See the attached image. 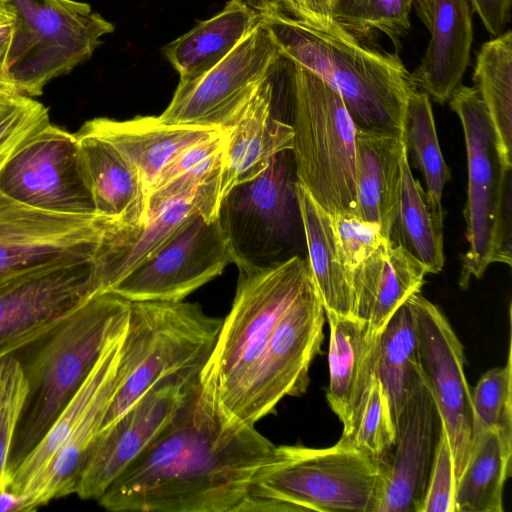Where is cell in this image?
Instances as JSON below:
<instances>
[{"instance_id":"obj_1","label":"cell","mask_w":512,"mask_h":512,"mask_svg":"<svg viewBox=\"0 0 512 512\" xmlns=\"http://www.w3.org/2000/svg\"><path fill=\"white\" fill-rule=\"evenodd\" d=\"M276 446L231 421L198 380L158 437L97 500L109 511L243 512Z\"/></svg>"},{"instance_id":"obj_2","label":"cell","mask_w":512,"mask_h":512,"mask_svg":"<svg viewBox=\"0 0 512 512\" xmlns=\"http://www.w3.org/2000/svg\"><path fill=\"white\" fill-rule=\"evenodd\" d=\"M281 57L322 78L341 96L357 131L403 139L407 101L418 90L397 53L379 51L338 24L325 29L275 0H249Z\"/></svg>"},{"instance_id":"obj_3","label":"cell","mask_w":512,"mask_h":512,"mask_svg":"<svg viewBox=\"0 0 512 512\" xmlns=\"http://www.w3.org/2000/svg\"><path fill=\"white\" fill-rule=\"evenodd\" d=\"M237 267L231 310L222 320L215 345L199 373L203 389L233 422L278 322L313 283L308 260L298 255Z\"/></svg>"},{"instance_id":"obj_4","label":"cell","mask_w":512,"mask_h":512,"mask_svg":"<svg viewBox=\"0 0 512 512\" xmlns=\"http://www.w3.org/2000/svg\"><path fill=\"white\" fill-rule=\"evenodd\" d=\"M130 302L112 291L81 302L41 345L25 368L29 391L8 470L20 463L51 427L86 379L106 344L127 326Z\"/></svg>"},{"instance_id":"obj_5","label":"cell","mask_w":512,"mask_h":512,"mask_svg":"<svg viewBox=\"0 0 512 512\" xmlns=\"http://www.w3.org/2000/svg\"><path fill=\"white\" fill-rule=\"evenodd\" d=\"M382 487L379 464L342 439L327 448L277 445L243 512H378Z\"/></svg>"},{"instance_id":"obj_6","label":"cell","mask_w":512,"mask_h":512,"mask_svg":"<svg viewBox=\"0 0 512 512\" xmlns=\"http://www.w3.org/2000/svg\"><path fill=\"white\" fill-rule=\"evenodd\" d=\"M285 62L297 181L330 215L358 217L355 125L335 89L308 69Z\"/></svg>"},{"instance_id":"obj_7","label":"cell","mask_w":512,"mask_h":512,"mask_svg":"<svg viewBox=\"0 0 512 512\" xmlns=\"http://www.w3.org/2000/svg\"><path fill=\"white\" fill-rule=\"evenodd\" d=\"M222 320L207 315L197 303L130 302L123 342L130 354L131 370L117 389L99 433L109 429L150 390L200 373Z\"/></svg>"},{"instance_id":"obj_8","label":"cell","mask_w":512,"mask_h":512,"mask_svg":"<svg viewBox=\"0 0 512 512\" xmlns=\"http://www.w3.org/2000/svg\"><path fill=\"white\" fill-rule=\"evenodd\" d=\"M464 132L468 186L466 239L459 286L483 276L492 263L511 266V169L505 163L489 112L475 87L459 84L449 99Z\"/></svg>"},{"instance_id":"obj_9","label":"cell","mask_w":512,"mask_h":512,"mask_svg":"<svg viewBox=\"0 0 512 512\" xmlns=\"http://www.w3.org/2000/svg\"><path fill=\"white\" fill-rule=\"evenodd\" d=\"M13 14L7 71L21 93L40 96L52 79L88 60L114 25L75 0H4Z\"/></svg>"},{"instance_id":"obj_10","label":"cell","mask_w":512,"mask_h":512,"mask_svg":"<svg viewBox=\"0 0 512 512\" xmlns=\"http://www.w3.org/2000/svg\"><path fill=\"white\" fill-rule=\"evenodd\" d=\"M99 253L25 268L0 278V359L38 343L81 302L99 292Z\"/></svg>"},{"instance_id":"obj_11","label":"cell","mask_w":512,"mask_h":512,"mask_svg":"<svg viewBox=\"0 0 512 512\" xmlns=\"http://www.w3.org/2000/svg\"><path fill=\"white\" fill-rule=\"evenodd\" d=\"M280 58L260 20L215 66L195 78L179 80L169 105L157 118L170 125L225 130L257 88L276 72Z\"/></svg>"},{"instance_id":"obj_12","label":"cell","mask_w":512,"mask_h":512,"mask_svg":"<svg viewBox=\"0 0 512 512\" xmlns=\"http://www.w3.org/2000/svg\"><path fill=\"white\" fill-rule=\"evenodd\" d=\"M296 183L293 154L285 150L221 202L219 218L237 255L236 265H263L291 244L302 225Z\"/></svg>"},{"instance_id":"obj_13","label":"cell","mask_w":512,"mask_h":512,"mask_svg":"<svg viewBox=\"0 0 512 512\" xmlns=\"http://www.w3.org/2000/svg\"><path fill=\"white\" fill-rule=\"evenodd\" d=\"M0 193L45 211L97 214L75 134L51 123L22 142L1 166Z\"/></svg>"},{"instance_id":"obj_14","label":"cell","mask_w":512,"mask_h":512,"mask_svg":"<svg viewBox=\"0 0 512 512\" xmlns=\"http://www.w3.org/2000/svg\"><path fill=\"white\" fill-rule=\"evenodd\" d=\"M325 318L313 282L278 322L235 414L236 422L255 425L274 413L284 397L305 393L310 365L321 351Z\"/></svg>"},{"instance_id":"obj_15","label":"cell","mask_w":512,"mask_h":512,"mask_svg":"<svg viewBox=\"0 0 512 512\" xmlns=\"http://www.w3.org/2000/svg\"><path fill=\"white\" fill-rule=\"evenodd\" d=\"M129 226L98 214H62L0 193V274L98 254Z\"/></svg>"},{"instance_id":"obj_16","label":"cell","mask_w":512,"mask_h":512,"mask_svg":"<svg viewBox=\"0 0 512 512\" xmlns=\"http://www.w3.org/2000/svg\"><path fill=\"white\" fill-rule=\"evenodd\" d=\"M237 261L220 218L198 215L109 291L129 302L183 301Z\"/></svg>"},{"instance_id":"obj_17","label":"cell","mask_w":512,"mask_h":512,"mask_svg":"<svg viewBox=\"0 0 512 512\" xmlns=\"http://www.w3.org/2000/svg\"><path fill=\"white\" fill-rule=\"evenodd\" d=\"M407 299L415 318L418 370L446 429L457 481L473 443L471 390L464 371L463 345L443 312L420 291Z\"/></svg>"},{"instance_id":"obj_18","label":"cell","mask_w":512,"mask_h":512,"mask_svg":"<svg viewBox=\"0 0 512 512\" xmlns=\"http://www.w3.org/2000/svg\"><path fill=\"white\" fill-rule=\"evenodd\" d=\"M198 377L199 373L187 375L157 386L98 433L74 493L84 500H98L171 422Z\"/></svg>"},{"instance_id":"obj_19","label":"cell","mask_w":512,"mask_h":512,"mask_svg":"<svg viewBox=\"0 0 512 512\" xmlns=\"http://www.w3.org/2000/svg\"><path fill=\"white\" fill-rule=\"evenodd\" d=\"M442 425L420 376L396 419V440L389 459L380 466L383 487L378 512H420Z\"/></svg>"},{"instance_id":"obj_20","label":"cell","mask_w":512,"mask_h":512,"mask_svg":"<svg viewBox=\"0 0 512 512\" xmlns=\"http://www.w3.org/2000/svg\"><path fill=\"white\" fill-rule=\"evenodd\" d=\"M272 76L257 88L225 129L226 143L219 173L220 206L236 186L260 175L276 154L292 150L294 134L291 124L272 113Z\"/></svg>"},{"instance_id":"obj_21","label":"cell","mask_w":512,"mask_h":512,"mask_svg":"<svg viewBox=\"0 0 512 512\" xmlns=\"http://www.w3.org/2000/svg\"><path fill=\"white\" fill-rule=\"evenodd\" d=\"M426 274L422 263L386 240L350 274L352 317L380 333L396 309L420 291Z\"/></svg>"},{"instance_id":"obj_22","label":"cell","mask_w":512,"mask_h":512,"mask_svg":"<svg viewBox=\"0 0 512 512\" xmlns=\"http://www.w3.org/2000/svg\"><path fill=\"white\" fill-rule=\"evenodd\" d=\"M75 137L96 213L129 227L144 224L148 192L135 166L111 143L82 128Z\"/></svg>"},{"instance_id":"obj_23","label":"cell","mask_w":512,"mask_h":512,"mask_svg":"<svg viewBox=\"0 0 512 512\" xmlns=\"http://www.w3.org/2000/svg\"><path fill=\"white\" fill-rule=\"evenodd\" d=\"M81 128L118 149L138 170L148 194L161 170L181 151L223 131L165 124L153 116L124 121L100 117L86 121Z\"/></svg>"},{"instance_id":"obj_24","label":"cell","mask_w":512,"mask_h":512,"mask_svg":"<svg viewBox=\"0 0 512 512\" xmlns=\"http://www.w3.org/2000/svg\"><path fill=\"white\" fill-rule=\"evenodd\" d=\"M124 338V336H123ZM131 370V359L123 340L118 366L108 376L86 412L70 432L49 465L22 496L24 510L31 511L75 492L91 447L117 389Z\"/></svg>"},{"instance_id":"obj_25","label":"cell","mask_w":512,"mask_h":512,"mask_svg":"<svg viewBox=\"0 0 512 512\" xmlns=\"http://www.w3.org/2000/svg\"><path fill=\"white\" fill-rule=\"evenodd\" d=\"M431 3V38L411 76L417 88L444 104L470 63L472 16L468 0H431Z\"/></svg>"},{"instance_id":"obj_26","label":"cell","mask_w":512,"mask_h":512,"mask_svg":"<svg viewBox=\"0 0 512 512\" xmlns=\"http://www.w3.org/2000/svg\"><path fill=\"white\" fill-rule=\"evenodd\" d=\"M325 316L330 328L326 398L344 427L376 375L381 332H373L367 324L352 316Z\"/></svg>"},{"instance_id":"obj_27","label":"cell","mask_w":512,"mask_h":512,"mask_svg":"<svg viewBox=\"0 0 512 512\" xmlns=\"http://www.w3.org/2000/svg\"><path fill=\"white\" fill-rule=\"evenodd\" d=\"M406 154L403 139L356 130L358 218L377 224L388 239L398 211Z\"/></svg>"},{"instance_id":"obj_28","label":"cell","mask_w":512,"mask_h":512,"mask_svg":"<svg viewBox=\"0 0 512 512\" xmlns=\"http://www.w3.org/2000/svg\"><path fill=\"white\" fill-rule=\"evenodd\" d=\"M258 12L244 0H230L223 10L168 43L164 55L189 80L206 72L227 56L259 23Z\"/></svg>"},{"instance_id":"obj_29","label":"cell","mask_w":512,"mask_h":512,"mask_svg":"<svg viewBox=\"0 0 512 512\" xmlns=\"http://www.w3.org/2000/svg\"><path fill=\"white\" fill-rule=\"evenodd\" d=\"M125 330L126 328L106 344L86 379L37 445L20 463L8 470L7 485L9 489L23 496L49 465L86 412L100 387L118 366Z\"/></svg>"},{"instance_id":"obj_30","label":"cell","mask_w":512,"mask_h":512,"mask_svg":"<svg viewBox=\"0 0 512 512\" xmlns=\"http://www.w3.org/2000/svg\"><path fill=\"white\" fill-rule=\"evenodd\" d=\"M307 260L325 314L352 316L350 279L338 253L331 215L296 183Z\"/></svg>"},{"instance_id":"obj_31","label":"cell","mask_w":512,"mask_h":512,"mask_svg":"<svg viewBox=\"0 0 512 512\" xmlns=\"http://www.w3.org/2000/svg\"><path fill=\"white\" fill-rule=\"evenodd\" d=\"M512 440L498 428L476 433L456 481L455 512H503V490L511 474Z\"/></svg>"},{"instance_id":"obj_32","label":"cell","mask_w":512,"mask_h":512,"mask_svg":"<svg viewBox=\"0 0 512 512\" xmlns=\"http://www.w3.org/2000/svg\"><path fill=\"white\" fill-rule=\"evenodd\" d=\"M443 217L431 209L425 190L415 179L408 152L403 158L402 189L398 211L389 233V241L405 249L426 268L437 274L444 266Z\"/></svg>"},{"instance_id":"obj_33","label":"cell","mask_w":512,"mask_h":512,"mask_svg":"<svg viewBox=\"0 0 512 512\" xmlns=\"http://www.w3.org/2000/svg\"><path fill=\"white\" fill-rule=\"evenodd\" d=\"M376 376L386 393L395 423L407 395L420 378L415 318L408 299L396 309L380 333Z\"/></svg>"},{"instance_id":"obj_34","label":"cell","mask_w":512,"mask_h":512,"mask_svg":"<svg viewBox=\"0 0 512 512\" xmlns=\"http://www.w3.org/2000/svg\"><path fill=\"white\" fill-rule=\"evenodd\" d=\"M475 89L496 131L501 155L512 166V32L482 44L473 73Z\"/></svg>"},{"instance_id":"obj_35","label":"cell","mask_w":512,"mask_h":512,"mask_svg":"<svg viewBox=\"0 0 512 512\" xmlns=\"http://www.w3.org/2000/svg\"><path fill=\"white\" fill-rule=\"evenodd\" d=\"M403 141L424 177L431 209L444 218L442 192L451 175L438 142L430 97L423 91L414 90L408 97Z\"/></svg>"},{"instance_id":"obj_36","label":"cell","mask_w":512,"mask_h":512,"mask_svg":"<svg viewBox=\"0 0 512 512\" xmlns=\"http://www.w3.org/2000/svg\"><path fill=\"white\" fill-rule=\"evenodd\" d=\"M425 26L431 24V0H333L334 21L355 37L367 38L373 31L387 35L396 49L411 28L412 7Z\"/></svg>"},{"instance_id":"obj_37","label":"cell","mask_w":512,"mask_h":512,"mask_svg":"<svg viewBox=\"0 0 512 512\" xmlns=\"http://www.w3.org/2000/svg\"><path fill=\"white\" fill-rule=\"evenodd\" d=\"M340 439L379 465L387 463L396 440V427L388 398L376 375L350 422L343 427Z\"/></svg>"},{"instance_id":"obj_38","label":"cell","mask_w":512,"mask_h":512,"mask_svg":"<svg viewBox=\"0 0 512 512\" xmlns=\"http://www.w3.org/2000/svg\"><path fill=\"white\" fill-rule=\"evenodd\" d=\"M509 342L506 365L486 371L471 391L473 437L487 428H498L512 440V358Z\"/></svg>"},{"instance_id":"obj_39","label":"cell","mask_w":512,"mask_h":512,"mask_svg":"<svg viewBox=\"0 0 512 512\" xmlns=\"http://www.w3.org/2000/svg\"><path fill=\"white\" fill-rule=\"evenodd\" d=\"M48 123L49 112L42 103L0 82V168L22 142Z\"/></svg>"},{"instance_id":"obj_40","label":"cell","mask_w":512,"mask_h":512,"mask_svg":"<svg viewBox=\"0 0 512 512\" xmlns=\"http://www.w3.org/2000/svg\"><path fill=\"white\" fill-rule=\"evenodd\" d=\"M29 391L24 365L14 355L0 359V488H8V468L16 430Z\"/></svg>"},{"instance_id":"obj_41","label":"cell","mask_w":512,"mask_h":512,"mask_svg":"<svg viewBox=\"0 0 512 512\" xmlns=\"http://www.w3.org/2000/svg\"><path fill=\"white\" fill-rule=\"evenodd\" d=\"M331 217L338 257L350 279L351 272L389 239L375 223L341 214Z\"/></svg>"},{"instance_id":"obj_42","label":"cell","mask_w":512,"mask_h":512,"mask_svg":"<svg viewBox=\"0 0 512 512\" xmlns=\"http://www.w3.org/2000/svg\"><path fill=\"white\" fill-rule=\"evenodd\" d=\"M456 477L448 436L442 425L420 512H455Z\"/></svg>"},{"instance_id":"obj_43","label":"cell","mask_w":512,"mask_h":512,"mask_svg":"<svg viewBox=\"0 0 512 512\" xmlns=\"http://www.w3.org/2000/svg\"><path fill=\"white\" fill-rule=\"evenodd\" d=\"M289 15L307 24L329 29L337 25L332 17L333 0H275Z\"/></svg>"},{"instance_id":"obj_44","label":"cell","mask_w":512,"mask_h":512,"mask_svg":"<svg viewBox=\"0 0 512 512\" xmlns=\"http://www.w3.org/2000/svg\"><path fill=\"white\" fill-rule=\"evenodd\" d=\"M484 27L492 36H498L510 20L511 0H470Z\"/></svg>"},{"instance_id":"obj_45","label":"cell","mask_w":512,"mask_h":512,"mask_svg":"<svg viewBox=\"0 0 512 512\" xmlns=\"http://www.w3.org/2000/svg\"><path fill=\"white\" fill-rule=\"evenodd\" d=\"M12 37V23L0 25V82L11 83L7 71V55ZM13 85V84H12Z\"/></svg>"},{"instance_id":"obj_46","label":"cell","mask_w":512,"mask_h":512,"mask_svg":"<svg viewBox=\"0 0 512 512\" xmlns=\"http://www.w3.org/2000/svg\"><path fill=\"white\" fill-rule=\"evenodd\" d=\"M24 498L9 488H0V512L23 511Z\"/></svg>"},{"instance_id":"obj_47","label":"cell","mask_w":512,"mask_h":512,"mask_svg":"<svg viewBox=\"0 0 512 512\" xmlns=\"http://www.w3.org/2000/svg\"><path fill=\"white\" fill-rule=\"evenodd\" d=\"M13 14L8 9L4 0H0V25L13 23Z\"/></svg>"},{"instance_id":"obj_48","label":"cell","mask_w":512,"mask_h":512,"mask_svg":"<svg viewBox=\"0 0 512 512\" xmlns=\"http://www.w3.org/2000/svg\"><path fill=\"white\" fill-rule=\"evenodd\" d=\"M8 274H9V273H8ZM4 275H6V274H0V278H1L2 276H4Z\"/></svg>"}]
</instances>
